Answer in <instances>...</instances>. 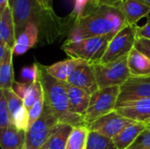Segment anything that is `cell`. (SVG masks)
<instances>
[{"instance_id": "obj_15", "label": "cell", "mask_w": 150, "mask_h": 149, "mask_svg": "<svg viewBox=\"0 0 150 149\" xmlns=\"http://www.w3.org/2000/svg\"><path fill=\"white\" fill-rule=\"evenodd\" d=\"M119 5L128 25H136L139 20L150 14V5L143 0H123Z\"/></svg>"}, {"instance_id": "obj_14", "label": "cell", "mask_w": 150, "mask_h": 149, "mask_svg": "<svg viewBox=\"0 0 150 149\" xmlns=\"http://www.w3.org/2000/svg\"><path fill=\"white\" fill-rule=\"evenodd\" d=\"M64 83L67 90L70 112L83 118L88 110L91 95L83 89L73 86L68 83Z\"/></svg>"}, {"instance_id": "obj_18", "label": "cell", "mask_w": 150, "mask_h": 149, "mask_svg": "<svg viewBox=\"0 0 150 149\" xmlns=\"http://www.w3.org/2000/svg\"><path fill=\"white\" fill-rule=\"evenodd\" d=\"M84 61H86L81 59L69 58L54 63L50 66H45V68L51 76L61 82L66 83L69 76L72 74V72Z\"/></svg>"}, {"instance_id": "obj_3", "label": "cell", "mask_w": 150, "mask_h": 149, "mask_svg": "<svg viewBox=\"0 0 150 149\" xmlns=\"http://www.w3.org/2000/svg\"><path fill=\"white\" fill-rule=\"evenodd\" d=\"M38 68L39 78L44 91L45 102L59 123L69 124L72 126H87L83 117L70 112L65 83L51 76L42 64L38 63Z\"/></svg>"}, {"instance_id": "obj_25", "label": "cell", "mask_w": 150, "mask_h": 149, "mask_svg": "<svg viewBox=\"0 0 150 149\" xmlns=\"http://www.w3.org/2000/svg\"><path fill=\"white\" fill-rule=\"evenodd\" d=\"M86 149H118L113 140L103 134L90 131Z\"/></svg>"}, {"instance_id": "obj_11", "label": "cell", "mask_w": 150, "mask_h": 149, "mask_svg": "<svg viewBox=\"0 0 150 149\" xmlns=\"http://www.w3.org/2000/svg\"><path fill=\"white\" fill-rule=\"evenodd\" d=\"M116 112L134 122L150 124V98L124 102L116 105Z\"/></svg>"}, {"instance_id": "obj_7", "label": "cell", "mask_w": 150, "mask_h": 149, "mask_svg": "<svg viewBox=\"0 0 150 149\" xmlns=\"http://www.w3.org/2000/svg\"><path fill=\"white\" fill-rule=\"evenodd\" d=\"M127 56L109 63L92 64L98 89L121 86L131 76L127 66Z\"/></svg>"}, {"instance_id": "obj_9", "label": "cell", "mask_w": 150, "mask_h": 149, "mask_svg": "<svg viewBox=\"0 0 150 149\" xmlns=\"http://www.w3.org/2000/svg\"><path fill=\"white\" fill-rule=\"evenodd\" d=\"M150 98V76H130L121 86L118 104Z\"/></svg>"}, {"instance_id": "obj_13", "label": "cell", "mask_w": 150, "mask_h": 149, "mask_svg": "<svg viewBox=\"0 0 150 149\" xmlns=\"http://www.w3.org/2000/svg\"><path fill=\"white\" fill-rule=\"evenodd\" d=\"M66 83L83 89L91 95L98 90L93 66L87 61H84L78 66L69 76Z\"/></svg>"}, {"instance_id": "obj_28", "label": "cell", "mask_w": 150, "mask_h": 149, "mask_svg": "<svg viewBox=\"0 0 150 149\" xmlns=\"http://www.w3.org/2000/svg\"><path fill=\"white\" fill-rule=\"evenodd\" d=\"M127 149H150V129L147 126Z\"/></svg>"}, {"instance_id": "obj_19", "label": "cell", "mask_w": 150, "mask_h": 149, "mask_svg": "<svg viewBox=\"0 0 150 149\" xmlns=\"http://www.w3.org/2000/svg\"><path fill=\"white\" fill-rule=\"evenodd\" d=\"M39 40V30L33 23H29L25 29L17 37L13 53L14 55H20L33 47Z\"/></svg>"}, {"instance_id": "obj_38", "label": "cell", "mask_w": 150, "mask_h": 149, "mask_svg": "<svg viewBox=\"0 0 150 149\" xmlns=\"http://www.w3.org/2000/svg\"><path fill=\"white\" fill-rule=\"evenodd\" d=\"M143 1H145L148 4H149L150 5V0H143Z\"/></svg>"}, {"instance_id": "obj_17", "label": "cell", "mask_w": 150, "mask_h": 149, "mask_svg": "<svg viewBox=\"0 0 150 149\" xmlns=\"http://www.w3.org/2000/svg\"><path fill=\"white\" fill-rule=\"evenodd\" d=\"M17 40L15 24L12 11L10 5L0 14V42L4 43L8 47H14Z\"/></svg>"}, {"instance_id": "obj_33", "label": "cell", "mask_w": 150, "mask_h": 149, "mask_svg": "<svg viewBox=\"0 0 150 149\" xmlns=\"http://www.w3.org/2000/svg\"><path fill=\"white\" fill-rule=\"evenodd\" d=\"M136 35L137 37L146 38L150 40V16L147 17V22L144 25H136Z\"/></svg>"}, {"instance_id": "obj_34", "label": "cell", "mask_w": 150, "mask_h": 149, "mask_svg": "<svg viewBox=\"0 0 150 149\" xmlns=\"http://www.w3.org/2000/svg\"><path fill=\"white\" fill-rule=\"evenodd\" d=\"M94 3L98 4H105V5H112V6H117L120 4V3L123 0H92Z\"/></svg>"}, {"instance_id": "obj_24", "label": "cell", "mask_w": 150, "mask_h": 149, "mask_svg": "<svg viewBox=\"0 0 150 149\" xmlns=\"http://www.w3.org/2000/svg\"><path fill=\"white\" fill-rule=\"evenodd\" d=\"M89 133L87 126H74L68 139L66 149H86Z\"/></svg>"}, {"instance_id": "obj_16", "label": "cell", "mask_w": 150, "mask_h": 149, "mask_svg": "<svg viewBox=\"0 0 150 149\" xmlns=\"http://www.w3.org/2000/svg\"><path fill=\"white\" fill-rule=\"evenodd\" d=\"M0 146L2 149H20L25 147V132L18 129L12 123L0 129Z\"/></svg>"}, {"instance_id": "obj_40", "label": "cell", "mask_w": 150, "mask_h": 149, "mask_svg": "<svg viewBox=\"0 0 150 149\" xmlns=\"http://www.w3.org/2000/svg\"><path fill=\"white\" fill-rule=\"evenodd\" d=\"M20 149H25V148H20Z\"/></svg>"}, {"instance_id": "obj_2", "label": "cell", "mask_w": 150, "mask_h": 149, "mask_svg": "<svg viewBox=\"0 0 150 149\" xmlns=\"http://www.w3.org/2000/svg\"><path fill=\"white\" fill-rule=\"evenodd\" d=\"M18 37L29 23H33L39 30V38L48 42L56 39L67 27H71L54 9L46 8L40 0H10Z\"/></svg>"}, {"instance_id": "obj_23", "label": "cell", "mask_w": 150, "mask_h": 149, "mask_svg": "<svg viewBox=\"0 0 150 149\" xmlns=\"http://www.w3.org/2000/svg\"><path fill=\"white\" fill-rule=\"evenodd\" d=\"M74 126L65 123H58L47 142L48 149H66L68 139Z\"/></svg>"}, {"instance_id": "obj_6", "label": "cell", "mask_w": 150, "mask_h": 149, "mask_svg": "<svg viewBox=\"0 0 150 149\" xmlns=\"http://www.w3.org/2000/svg\"><path fill=\"white\" fill-rule=\"evenodd\" d=\"M120 94V86L98 89L91 95L88 110L83 116L86 125L115 111Z\"/></svg>"}, {"instance_id": "obj_26", "label": "cell", "mask_w": 150, "mask_h": 149, "mask_svg": "<svg viewBox=\"0 0 150 149\" xmlns=\"http://www.w3.org/2000/svg\"><path fill=\"white\" fill-rule=\"evenodd\" d=\"M43 93H44L43 88H42V85L40 83V81L38 76V77L30 83V87L23 99L25 109L29 111Z\"/></svg>"}, {"instance_id": "obj_32", "label": "cell", "mask_w": 150, "mask_h": 149, "mask_svg": "<svg viewBox=\"0 0 150 149\" xmlns=\"http://www.w3.org/2000/svg\"><path fill=\"white\" fill-rule=\"evenodd\" d=\"M31 83H19V82H14L12 86V90L22 99H24Z\"/></svg>"}, {"instance_id": "obj_31", "label": "cell", "mask_w": 150, "mask_h": 149, "mask_svg": "<svg viewBox=\"0 0 150 149\" xmlns=\"http://www.w3.org/2000/svg\"><path fill=\"white\" fill-rule=\"evenodd\" d=\"M134 48H136L138 51H140L150 59V40L146 38L137 37L134 44Z\"/></svg>"}, {"instance_id": "obj_35", "label": "cell", "mask_w": 150, "mask_h": 149, "mask_svg": "<svg viewBox=\"0 0 150 149\" xmlns=\"http://www.w3.org/2000/svg\"><path fill=\"white\" fill-rule=\"evenodd\" d=\"M10 5V0H0V14Z\"/></svg>"}, {"instance_id": "obj_20", "label": "cell", "mask_w": 150, "mask_h": 149, "mask_svg": "<svg viewBox=\"0 0 150 149\" xmlns=\"http://www.w3.org/2000/svg\"><path fill=\"white\" fill-rule=\"evenodd\" d=\"M127 66L131 76H150V59L134 47L127 56Z\"/></svg>"}, {"instance_id": "obj_39", "label": "cell", "mask_w": 150, "mask_h": 149, "mask_svg": "<svg viewBox=\"0 0 150 149\" xmlns=\"http://www.w3.org/2000/svg\"><path fill=\"white\" fill-rule=\"evenodd\" d=\"M147 126H148V127H149V129H150V124H149V125H148Z\"/></svg>"}, {"instance_id": "obj_1", "label": "cell", "mask_w": 150, "mask_h": 149, "mask_svg": "<svg viewBox=\"0 0 150 149\" xmlns=\"http://www.w3.org/2000/svg\"><path fill=\"white\" fill-rule=\"evenodd\" d=\"M127 25L120 5L98 4L92 0L74 19L66 41H78L84 39L113 35Z\"/></svg>"}, {"instance_id": "obj_21", "label": "cell", "mask_w": 150, "mask_h": 149, "mask_svg": "<svg viewBox=\"0 0 150 149\" xmlns=\"http://www.w3.org/2000/svg\"><path fill=\"white\" fill-rule=\"evenodd\" d=\"M13 55V49L7 47L4 56L0 58V90L11 89L15 82L12 66Z\"/></svg>"}, {"instance_id": "obj_30", "label": "cell", "mask_w": 150, "mask_h": 149, "mask_svg": "<svg viewBox=\"0 0 150 149\" xmlns=\"http://www.w3.org/2000/svg\"><path fill=\"white\" fill-rule=\"evenodd\" d=\"M38 63L36 62L31 67H24L21 69L20 76L24 80L26 81V83H32L38 77Z\"/></svg>"}, {"instance_id": "obj_4", "label": "cell", "mask_w": 150, "mask_h": 149, "mask_svg": "<svg viewBox=\"0 0 150 149\" xmlns=\"http://www.w3.org/2000/svg\"><path fill=\"white\" fill-rule=\"evenodd\" d=\"M113 35L98 36L78 41H65L62 50L70 58L81 59L90 64L100 63Z\"/></svg>"}, {"instance_id": "obj_10", "label": "cell", "mask_w": 150, "mask_h": 149, "mask_svg": "<svg viewBox=\"0 0 150 149\" xmlns=\"http://www.w3.org/2000/svg\"><path fill=\"white\" fill-rule=\"evenodd\" d=\"M134 121L127 119L115 111L99 118L96 121L88 125L89 131L98 132L104 136L113 139L127 126Z\"/></svg>"}, {"instance_id": "obj_29", "label": "cell", "mask_w": 150, "mask_h": 149, "mask_svg": "<svg viewBox=\"0 0 150 149\" xmlns=\"http://www.w3.org/2000/svg\"><path fill=\"white\" fill-rule=\"evenodd\" d=\"M44 105H45V96H44V93H43L40 97V98L35 102V104L33 105V107L28 111V114H29V126L40 118V116L41 115V112L43 111Z\"/></svg>"}, {"instance_id": "obj_27", "label": "cell", "mask_w": 150, "mask_h": 149, "mask_svg": "<svg viewBox=\"0 0 150 149\" xmlns=\"http://www.w3.org/2000/svg\"><path fill=\"white\" fill-rule=\"evenodd\" d=\"M11 123V118L9 112L4 90H0V129L6 128Z\"/></svg>"}, {"instance_id": "obj_37", "label": "cell", "mask_w": 150, "mask_h": 149, "mask_svg": "<svg viewBox=\"0 0 150 149\" xmlns=\"http://www.w3.org/2000/svg\"><path fill=\"white\" fill-rule=\"evenodd\" d=\"M39 149H48V148H47V143H46V144H45L44 146H42V147H41L40 148H39Z\"/></svg>"}, {"instance_id": "obj_22", "label": "cell", "mask_w": 150, "mask_h": 149, "mask_svg": "<svg viewBox=\"0 0 150 149\" xmlns=\"http://www.w3.org/2000/svg\"><path fill=\"white\" fill-rule=\"evenodd\" d=\"M147 127V125L138 122H133L127 126L112 140L118 149H127Z\"/></svg>"}, {"instance_id": "obj_5", "label": "cell", "mask_w": 150, "mask_h": 149, "mask_svg": "<svg viewBox=\"0 0 150 149\" xmlns=\"http://www.w3.org/2000/svg\"><path fill=\"white\" fill-rule=\"evenodd\" d=\"M58 123V119L45 102L41 115L25 132V149H39L44 146Z\"/></svg>"}, {"instance_id": "obj_36", "label": "cell", "mask_w": 150, "mask_h": 149, "mask_svg": "<svg viewBox=\"0 0 150 149\" xmlns=\"http://www.w3.org/2000/svg\"><path fill=\"white\" fill-rule=\"evenodd\" d=\"M43 5L47 9H53V0H40Z\"/></svg>"}, {"instance_id": "obj_12", "label": "cell", "mask_w": 150, "mask_h": 149, "mask_svg": "<svg viewBox=\"0 0 150 149\" xmlns=\"http://www.w3.org/2000/svg\"><path fill=\"white\" fill-rule=\"evenodd\" d=\"M4 90L12 124L18 129L26 132L29 128V114L24 105L23 99L20 98L12 89Z\"/></svg>"}, {"instance_id": "obj_8", "label": "cell", "mask_w": 150, "mask_h": 149, "mask_svg": "<svg viewBox=\"0 0 150 149\" xmlns=\"http://www.w3.org/2000/svg\"><path fill=\"white\" fill-rule=\"evenodd\" d=\"M136 25H127L112 38L100 63L112 62L129 54L137 39Z\"/></svg>"}]
</instances>
